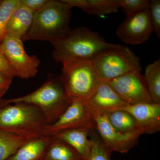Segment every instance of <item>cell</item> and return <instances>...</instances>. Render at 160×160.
Returning <instances> with one entry per match:
<instances>
[{
    "label": "cell",
    "instance_id": "obj_6",
    "mask_svg": "<svg viewBox=\"0 0 160 160\" xmlns=\"http://www.w3.org/2000/svg\"><path fill=\"white\" fill-rule=\"evenodd\" d=\"M101 82L113 79L134 72H141L140 58L129 47L113 44L92 61Z\"/></svg>",
    "mask_w": 160,
    "mask_h": 160
},
{
    "label": "cell",
    "instance_id": "obj_24",
    "mask_svg": "<svg viewBox=\"0 0 160 160\" xmlns=\"http://www.w3.org/2000/svg\"><path fill=\"white\" fill-rule=\"evenodd\" d=\"M118 5L126 16L149 9V0H117Z\"/></svg>",
    "mask_w": 160,
    "mask_h": 160
},
{
    "label": "cell",
    "instance_id": "obj_10",
    "mask_svg": "<svg viewBox=\"0 0 160 160\" xmlns=\"http://www.w3.org/2000/svg\"><path fill=\"white\" fill-rule=\"evenodd\" d=\"M128 105L152 102L141 72H134L107 82Z\"/></svg>",
    "mask_w": 160,
    "mask_h": 160
},
{
    "label": "cell",
    "instance_id": "obj_18",
    "mask_svg": "<svg viewBox=\"0 0 160 160\" xmlns=\"http://www.w3.org/2000/svg\"><path fill=\"white\" fill-rule=\"evenodd\" d=\"M43 160H84L71 146L52 137L46 148Z\"/></svg>",
    "mask_w": 160,
    "mask_h": 160
},
{
    "label": "cell",
    "instance_id": "obj_3",
    "mask_svg": "<svg viewBox=\"0 0 160 160\" xmlns=\"http://www.w3.org/2000/svg\"><path fill=\"white\" fill-rule=\"evenodd\" d=\"M47 124L36 106L25 103L0 106V130L29 138L44 135Z\"/></svg>",
    "mask_w": 160,
    "mask_h": 160
},
{
    "label": "cell",
    "instance_id": "obj_7",
    "mask_svg": "<svg viewBox=\"0 0 160 160\" xmlns=\"http://www.w3.org/2000/svg\"><path fill=\"white\" fill-rule=\"evenodd\" d=\"M21 39L6 36L0 43V49L9 63L15 77L28 79L38 73L41 61L35 55L25 51Z\"/></svg>",
    "mask_w": 160,
    "mask_h": 160
},
{
    "label": "cell",
    "instance_id": "obj_1",
    "mask_svg": "<svg viewBox=\"0 0 160 160\" xmlns=\"http://www.w3.org/2000/svg\"><path fill=\"white\" fill-rule=\"evenodd\" d=\"M52 56L62 64L70 62L91 61L113 44L106 42L98 32L85 27L71 29L59 39L51 42Z\"/></svg>",
    "mask_w": 160,
    "mask_h": 160
},
{
    "label": "cell",
    "instance_id": "obj_19",
    "mask_svg": "<svg viewBox=\"0 0 160 160\" xmlns=\"http://www.w3.org/2000/svg\"><path fill=\"white\" fill-rule=\"evenodd\" d=\"M106 116L111 126L120 132L126 133L140 129L134 117L124 109L109 112Z\"/></svg>",
    "mask_w": 160,
    "mask_h": 160
},
{
    "label": "cell",
    "instance_id": "obj_17",
    "mask_svg": "<svg viewBox=\"0 0 160 160\" xmlns=\"http://www.w3.org/2000/svg\"><path fill=\"white\" fill-rule=\"evenodd\" d=\"M70 7H77L89 15L102 16L117 12V0H62Z\"/></svg>",
    "mask_w": 160,
    "mask_h": 160
},
{
    "label": "cell",
    "instance_id": "obj_26",
    "mask_svg": "<svg viewBox=\"0 0 160 160\" xmlns=\"http://www.w3.org/2000/svg\"><path fill=\"white\" fill-rule=\"evenodd\" d=\"M0 72L6 77L12 80L15 77L14 73L2 52L0 49Z\"/></svg>",
    "mask_w": 160,
    "mask_h": 160
},
{
    "label": "cell",
    "instance_id": "obj_12",
    "mask_svg": "<svg viewBox=\"0 0 160 160\" xmlns=\"http://www.w3.org/2000/svg\"><path fill=\"white\" fill-rule=\"evenodd\" d=\"M93 118L99 115L123 109L128 105L113 90L107 82H101L89 98L84 101Z\"/></svg>",
    "mask_w": 160,
    "mask_h": 160
},
{
    "label": "cell",
    "instance_id": "obj_16",
    "mask_svg": "<svg viewBox=\"0 0 160 160\" xmlns=\"http://www.w3.org/2000/svg\"><path fill=\"white\" fill-rule=\"evenodd\" d=\"M50 139L46 135L31 139L6 160H43Z\"/></svg>",
    "mask_w": 160,
    "mask_h": 160
},
{
    "label": "cell",
    "instance_id": "obj_13",
    "mask_svg": "<svg viewBox=\"0 0 160 160\" xmlns=\"http://www.w3.org/2000/svg\"><path fill=\"white\" fill-rule=\"evenodd\" d=\"M134 117L144 134H152L160 130V103L153 102L128 105L123 109Z\"/></svg>",
    "mask_w": 160,
    "mask_h": 160
},
{
    "label": "cell",
    "instance_id": "obj_28",
    "mask_svg": "<svg viewBox=\"0 0 160 160\" xmlns=\"http://www.w3.org/2000/svg\"><path fill=\"white\" fill-rule=\"evenodd\" d=\"M12 80L0 72V91H7L11 85Z\"/></svg>",
    "mask_w": 160,
    "mask_h": 160
},
{
    "label": "cell",
    "instance_id": "obj_15",
    "mask_svg": "<svg viewBox=\"0 0 160 160\" xmlns=\"http://www.w3.org/2000/svg\"><path fill=\"white\" fill-rule=\"evenodd\" d=\"M34 14V12L20 2L9 19L6 36L22 40L31 26Z\"/></svg>",
    "mask_w": 160,
    "mask_h": 160
},
{
    "label": "cell",
    "instance_id": "obj_5",
    "mask_svg": "<svg viewBox=\"0 0 160 160\" xmlns=\"http://www.w3.org/2000/svg\"><path fill=\"white\" fill-rule=\"evenodd\" d=\"M59 77L66 101H86L100 81L92 61L70 62L62 64Z\"/></svg>",
    "mask_w": 160,
    "mask_h": 160
},
{
    "label": "cell",
    "instance_id": "obj_22",
    "mask_svg": "<svg viewBox=\"0 0 160 160\" xmlns=\"http://www.w3.org/2000/svg\"><path fill=\"white\" fill-rule=\"evenodd\" d=\"M95 130L91 129L89 132V138L92 142V146L89 157L87 160H111V152Z\"/></svg>",
    "mask_w": 160,
    "mask_h": 160
},
{
    "label": "cell",
    "instance_id": "obj_23",
    "mask_svg": "<svg viewBox=\"0 0 160 160\" xmlns=\"http://www.w3.org/2000/svg\"><path fill=\"white\" fill-rule=\"evenodd\" d=\"M19 3V0H4L0 3V43L6 37L9 19Z\"/></svg>",
    "mask_w": 160,
    "mask_h": 160
},
{
    "label": "cell",
    "instance_id": "obj_20",
    "mask_svg": "<svg viewBox=\"0 0 160 160\" xmlns=\"http://www.w3.org/2000/svg\"><path fill=\"white\" fill-rule=\"evenodd\" d=\"M144 79L152 102L160 103V60L146 66Z\"/></svg>",
    "mask_w": 160,
    "mask_h": 160
},
{
    "label": "cell",
    "instance_id": "obj_25",
    "mask_svg": "<svg viewBox=\"0 0 160 160\" xmlns=\"http://www.w3.org/2000/svg\"><path fill=\"white\" fill-rule=\"evenodd\" d=\"M150 20L153 32L158 38H160V1L151 0L149 6Z\"/></svg>",
    "mask_w": 160,
    "mask_h": 160
},
{
    "label": "cell",
    "instance_id": "obj_30",
    "mask_svg": "<svg viewBox=\"0 0 160 160\" xmlns=\"http://www.w3.org/2000/svg\"><path fill=\"white\" fill-rule=\"evenodd\" d=\"M1 2H2V1H0V3H1Z\"/></svg>",
    "mask_w": 160,
    "mask_h": 160
},
{
    "label": "cell",
    "instance_id": "obj_9",
    "mask_svg": "<svg viewBox=\"0 0 160 160\" xmlns=\"http://www.w3.org/2000/svg\"><path fill=\"white\" fill-rule=\"evenodd\" d=\"M79 128L95 129L94 123L84 101H75L69 103L55 122L46 126L43 135L51 137L60 132Z\"/></svg>",
    "mask_w": 160,
    "mask_h": 160
},
{
    "label": "cell",
    "instance_id": "obj_14",
    "mask_svg": "<svg viewBox=\"0 0 160 160\" xmlns=\"http://www.w3.org/2000/svg\"><path fill=\"white\" fill-rule=\"evenodd\" d=\"M90 130L86 128L68 129L51 137L67 143L77 152L84 160H87L92 146L91 140L89 138Z\"/></svg>",
    "mask_w": 160,
    "mask_h": 160
},
{
    "label": "cell",
    "instance_id": "obj_2",
    "mask_svg": "<svg viewBox=\"0 0 160 160\" xmlns=\"http://www.w3.org/2000/svg\"><path fill=\"white\" fill-rule=\"evenodd\" d=\"M71 7L59 1L49 0L34 13L30 28L22 40L48 41L50 43L63 37L71 30L69 22Z\"/></svg>",
    "mask_w": 160,
    "mask_h": 160
},
{
    "label": "cell",
    "instance_id": "obj_21",
    "mask_svg": "<svg viewBox=\"0 0 160 160\" xmlns=\"http://www.w3.org/2000/svg\"><path fill=\"white\" fill-rule=\"evenodd\" d=\"M31 139L0 130V160H7Z\"/></svg>",
    "mask_w": 160,
    "mask_h": 160
},
{
    "label": "cell",
    "instance_id": "obj_8",
    "mask_svg": "<svg viewBox=\"0 0 160 160\" xmlns=\"http://www.w3.org/2000/svg\"><path fill=\"white\" fill-rule=\"evenodd\" d=\"M93 120L95 129L97 130L103 142L111 152L126 153L138 145L140 137L144 134L141 128L126 133L117 131L109 123L106 114L95 116Z\"/></svg>",
    "mask_w": 160,
    "mask_h": 160
},
{
    "label": "cell",
    "instance_id": "obj_11",
    "mask_svg": "<svg viewBox=\"0 0 160 160\" xmlns=\"http://www.w3.org/2000/svg\"><path fill=\"white\" fill-rule=\"evenodd\" d=\"M153 32L149 9L126 17L117 29V35L126 44L137 45L146 42Z\"/></svg>",
    "mask_w": 160,
    "mask_h": 160
},
{
    "label": "cell",
    "instance_id": "obj_29",
    "mask_svg": "<svg viewBox=\"0 0 160 160\" xmlns=\"http://www.w3.org/2000/svg\"><path fill=\"white\" fill-rule=\"evenodd\" d=\"M7 91H0V100H1L2 97L4 95V94L6 93Z\"/></svg>",
    "mask_w": 160,
    "mask_h": 160
},
{
    "label": "cell",
    "instance_id": "obj_27",
    "mask_svg": "<svg viewBox=\"0 0 160 160\" xmlns=\"http://www.w3.org/2000/svg\"><path fill=\"white\" fill-rule=\"evenodd\" d=\"M49 0H20V3L35 13L42 9Z\"/></svg>",
    "mask_w": 160,
    "mask_h": 160
},
{
    "label": "cell",
    "instance_id": "obj_4",
    "mask_svg": "<svg viewBox=\"0 0 160 160\" xmlns=\"http://www.w3.org/2000/svg\"><path fill=\"white\" fill-rule=\"evenodd\" d=\"M25 103L36 106L42 112L47 126L58 119L69 103L59 78H50L35 91L21 97L0 100V106Z\"/></svg>",
    "mask_w": 160,
    "mask_h": 160
}]
</instances>
